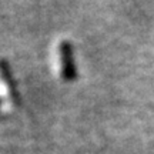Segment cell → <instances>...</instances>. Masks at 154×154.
<instances>
[{
	"mask_svg": "<svg viewBox=\"0 0 154 154\" xmlns=\"http://www.w3.org/2000/svg\"><path fill=\"white\" fill-rule=\"evenodd\" d=\"M2 80H3V84L6 86V88L9 90V96H10L11 101L14 104H20V100H19V94H17V90L14 87V82H13V77H11L10 72L7 70V64L6 61H2Z\"/></svg>",
	"mask_w": 154,
	"mask_h": 154,
	"instance_id": "obj_2",
	"label": "cell"
},
{
	"mask_svg": "<svg viewBox=\"0 0 154 154\" xmlns=\"http://www.w3.org/2000/svg\"><path fill=\"white\" fill-rule=\"evenodd\" d=\"M59 60H60V76L64 82H73L77 77L73 47L67 40H63L59 44Z\"/></svg>",
	"mask_w": 154,
	"mask_h": 154,
	"instance_id": "obj_1",
	"label": "cell"
}]
</instances>
